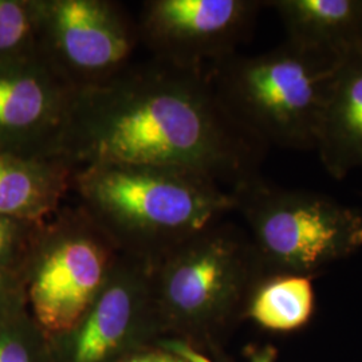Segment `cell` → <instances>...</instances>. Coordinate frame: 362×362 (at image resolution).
<instances>
[{"label": "cell", "mask_w": 362, "mask_h": 362, "mask_svg": "<svg viewBox=\"0 0 362 362\" xmlns=\"http://www.w3.org/2000/svg\"><path fill=\"white\" fill-rule=\"evenodd\" d=\"M266 152L223 104L208 71L152 58L76 93L58 156L74 169L130 164L191 170L233 191L258 176Z\"/></svg>", "instance_id": "6da1fadb"}, {"label": "cell", "mask_w": 362, "mask_h": 362, "mask_svg": "<svg viewBox=\"0 0 362 362\" xmlns=\"http://www.w3.org/2000/svg\"><path fill=\"white\" fill-rule=\"evenodd\" d=\"M71 189L121 254L151 263L236 209L231 191L184 169L94 164Z\"/></svg>", "instance_id": "7a4b0ae2"}, {"label": "cell", "mask_w": 362, "mask_h": 362, "mask_svg": "<svg viewBox=\"0 0 362 362\" xmlns=\"http://www.w3.org/2000/svg\"><path fill=\"white\" fill-rule=\"evenodd\" d=\"M344 57L286 40L264 54H235L208 76L230 113L267 148L311 151Z\"/></svg>", "instance_id": "3957f363"}, {"label": "cell", "mask_w": 362, "mask_h": 362, "mask_svg": "<svg viewBox=\"0 0 362 362\" xmlns=\"http://www.w3.org/2000/svg\"><path fill=\"white\" fill-rule=\"evenodd\" d=\"M264 272L250 235L219 221L152 263V294L160 329L199 333L246 310Z\"/></svg>", "instance_id": "277c9868"}, {"label": "cell", "mask_w": 362, "mask_h": 362, "mask_svg": "<svg viewBox=\"0 0 362 362\" xmlns=\"http://www.w3.org/2000/svg\"><path fill=\"white\" fill-rule=\"evenodd\" d=\"M231 192L264 272L311 276L362 247V214L327 194L286 189L260 175Z\"/></svg>", "instance_id": "5b68a950"}, {"label": "cell", "mask_w": 362, "mask_h": 362, "mask_svg": "<svg viewBox=\"0 0 362 362\" xmlns=\"http://www.w3.org/2000/svg\"><path fill=\"white\" fill-rule=\"evenodd\" d=\"M119 254L81 206H62L43 223L30 252L27 293L46 336H64L79 324Z\"/></svg>", "instance_id": "8992f818"}, {"label": "cell", "mask_w": 362, "mask_h": 362, "mask_svg": "<svg viewBox=\"0 0 362 362\" xmlns=\"http://www.w3.org/2000/svg\"><path fill=\"white\" fill-rule=\"evenodd\" d=\"M37 52L76 91L90 89L132 64L137 19L112 0H37Z\"/></svg>", "instance_id": "52a82bcc"}, {"label": "cell", "mask_w": 362, "mask_h": 362, "mask_svg": "<svg viewBox=\"0 0 362 362\" xmlns=\"http://www.w3.org/2000/svg\"><path fill=\"white\" fill-rule=\"evenodd\" d=\"M263 7L259 0H148L137 18L140 43L157 61L208 71L236 54Z\"/></svg>", "instance_id": "ba28073f"}, {"label": "cell", "mask_w": 362, "mask_h": 362, "mask_svg": "<svg viewBox=\"0 0 362 362\" xmlns=\"http://www.w3.org/2000/svg\"><path fill=\"white\" fill-rule=\"evenodd\" d=\"M160 329L152 263L119 254L79 324L58 339L57 362H118L148 348Z\"/></svg>", "instance_id": "9c48e42d"}, {"label": "cell", "mask_w": 362, "mask_h": 362, "mask_svg": "<svg viewBox=\"0 0 362 362\" xmlns=\"http://www.w3.org/2000/svg\"><path fill=\"white\" fill-rule=\"evenodd\" d=\"M76 93L38 52L0 62V149L59 157Z\"/></svg>", "instance_id": "30bf717a"}, {"label": "cell", "mask_w": 362, "mask_h": 362, "mask_svg": "<svg viewBox=\"0 0 362 362\" xmlns=\"http://www.w3.org/2000/svg\"><path fill=\"white\" fill-rule=\"evenodd\" d=\"M315 151L327 173L344 180L362 168V50L348 52L338 66L320 122Z\"/></svg>", "instance_id": "8fae6325"}, {"label": "cell", "mask_w": 362, "mask_h": 362, "mask_svg": "<svg viewBox=\"0 0 362 362\" xmlns=\"http://www.w3.org/2000/svg\"><path fill=\"white\" fill-rule=\"evenodd\" d=\"M74 172L61 157L0 149V215L46 221L62 207Z\"/></svg>", "instance_id": "7c38bea8"}, {"label": "cell", "mask_w": 362, "mask_h": 362, "mask_svg": "<svg viewBox=\"0 0 362 362\" xmlns=\"http://www.w3.org/2000/svg\"><path fill=\"white\" fill-rule=\"evenodd\" d=\"M362 0H270L282 19L287 42L337 57L356 49Z\"/></svg>", "instance_id": "4fadbf2b"}, {"label": "cell", "mask_w": 362, "mask_h": 362, "mask_svg": "<svg viewBox=\"0 0 362 362\" xmlns=\"http://www.w3.org/2000/svg\"><path fill=\"white\" fill-rule=\"evenodd\" d=\"M315 305L311 276L263 272L252 286L246 311L257 324L274 332H291L310 321Z\"/></svg>", "instance_id": "5bb4252c"}, {"label": "cell", "mask_w": 362, "mask_h": 362, "mask_svg": "<svg viewBox=\"0 0 362 362\" xmlns=\"http://www.w3.org/2000/svg\"><path fill=\"white\" fill-rule=\"evenodd\" d=\"M37 0H0V62L37 54Z\"/></svg>", "instance_id": "9a60e30c"}, {"label": "cell", "mask_w": 362, "mask_h": 362, "mask_svg": "<svg viewBox=\"0 0 362 362\" xmlns=\"http://www.w3.org/2000/svg\"><path fill=\"white\" fill-rule=\"evenodd\" d=\"M45 221H28L0 215V269L6 270L3 262L11 258L13 252L25 242L31 243L38 236Z\"/></svg>", "instance_id": "2e32d148"}, {"label": "cell", "mask_w": 362, "mask_h": 362, "mask_svg": "<svg viewBox=\"0 0 362 362\" xmlns=\"http://www.w3.org/2000/svg\"><path fill=\"white\" fill-rule=\"evenodd\" d=\"M0 362H54L47 351L34 348L27 337L11 332L0 333Z\"/></svg>", "instance_id": "e0dca14e"}, {"label": "cell", "mask_w": 362, "mask_h": 362, "mask_svg": "<svg viewBox=\"0 0 362 362\" xmlns=\"http://www.w3.org/2000/svg\"><path fill=\"white\" fill-rule=\"evenodd\" d=\"M164 349L170 350L176 354H179L181 358L188 362H212L206 356L200 354L197 350H194L191 345L181 342V341H168L163 345ZM275 361V353L272 349H263L255 353L251 362H274Z\"/></svg>", "instance_id": "ac0fdd59"}, {"label": "cell", "mask_w": 362, "mask_h": 362, "mask_svg": "<svg viewBox=\"0 0 362 362\" xmlns=\"http://www.w3.org/2000/svg\"><path fill=\"white\" fill-rule=\"evenodd\" d=\"M118 362H188L181 358L179 354L173 353L163 346L158 349H146L140 353H136L128 358H124Z\"/></svg>", "instance_id": "d6986e66"}, {"label": "cell", "mask_w": 362, "mask_h": 362, "mask_svg": "<svg viewBox=\"0 0 362 362\" xmlns=\"http://www.w3.org/2000/svg\"><path fill=\"white\" fill-rule=\"evenodd\" d=\"M11 285H13V282H11V276L8 272L0 269V302L3 299H7L10 294V290H11Z\"/></svg>", "instance_id": "ffe728a7"}, {"label": "cell", "mask_w": 362, "mask_h": 362, "mask_svg": "<svg viewBox=\"0 0 362 362\" xmlns=\"http://www.w3.org/2000/svg\"><path fill=\"white\" fill-rule=\"evenodd\" d=\"M354 50H362V3L361 13H360V22H358V30H357V42Z\"/></svg>", "instance_id": "44dd1931"}]
</instances>
